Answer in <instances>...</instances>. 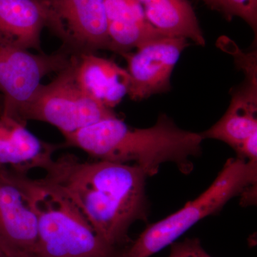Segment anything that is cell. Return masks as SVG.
<instances>
[{
    "mask_svg": "<svg viewBox=\"0 0 257 257\" xmlns=\"http://www.w3.org/2000/svg\"><path fill=\"white\" fill-rule=\"evenodd\" d=\"M46 172L44 178L68 195L96 234L112 247L122 251L132 241V225L148 219V176L138 166L103 160L83 162L65 155L54 160Z\"/></svg>",
    "mask_w": 257,
    "mask_h": 257,
    "instance_id": "cell-1",
    "label": "cell"
},
{
    "mask_svg": "<svg viewBox=\"0 0 257 257\" xmlns=\"http://www.w3.org/2000/svg\"><path fill=\"white\" fill-rule=\"evenodd\" d=\"M64 137L66 147H77L99 160L133 163L148 177L156 175L165 163L190 174L193 159L202 154L204 140L201 133L179 128L165 114L151 127H132L116 116Z\"/></svg>",
    "mask_w": 257,
    "mask_h": 257,
    "instance_id": "cell-2",
    "label": "cell"
},
{
    "mask_svg": "<svg viewBox=\"0 0 257 257\" xmlns=\"http://www.w3.org/2000/svg\"><path fill=\"white\" fill-rule=\"evenodd\" d=\"M37 216L35 257H119L121 250L106 243L80 209L58 186L31 179Z\"/></svg>",
    "mask_w": 257,
    "mask_h": 257,
    "instance_id": "cell-3",
    "label": "cell"
},
{
    "mask_svg": "<svg viewBox=\"0 0 257 257\" xmlns=\"http://www.w3.org/2000/svg\"><path fill=\"white\" fill-rule=\"evenodd\" d=\"M257 185V160L231 158L202 194L171 215L147 226L123 248L120 257H150L164 249L199 221L219 212L233 198Z\"/></svg>",
    "mask_w": 257,
    "mask_h": 257,
    "instance_id": "cell-4",
    "label": "cell"
},
{
    "mask_svg": "<svg viewBox=\"0 0 257 257\" xmlns=\"http://www.w3.org/2000/svg\"><path fill=\"white\" fill-rule=\"evenodd\" d=\"M113 109L87 95L74 73V56L66 68L47 84H40L30 100L20 108L16 119L45 121L56 126L64 136L104 119L116 117Z\"/></svg>",
    "mask_w": 257,
    "mask_h": 257,
    "instance_id": "cell-5",
    "label": "cell"
},
{
    "mask_svg": "<svg viewBox=\"0 0 257 257\" xmlns=\"http://www.w3.org/2000/svg\"><path fill=\"white\" fill-rule=\"evenodd\" d=\"M72 55L62 48L51 54H33L22 48L0 34V115L16 119L42 79L58 73L71 62Z\"/></svg>",
    "mask_w": 257,
    "mask_h": 257,
    "instance_id": "cell-6",
    "label": "cell"
},
{
    "mask_svg": "<svg viewBox=\"0 0 257 257\" xmlns=\"http://www.w3.org/2000/svg\"><path fill=\"white\" fill-rule=\"evenodd\" d=\"M45 28L72 55L111 51L104 0H39Z\"/></svg>",
    "mask_w": 257,
    "mask_h": 257,
    "instance_id": "cell-7",
    "label": "cell"
},
{
    "mask_svg": "<svg viewBox=\"0 0 257 257\" xmlns=\"http://www.w3.org/2000/svg\"><path fill=\"white\" fill-rule=\"evenodd\" d=\"M31 178L0 167V251L8 257H35L38 240Z\"/></svg>",
    "mask_w": 257,
    "mask_h": 257,
    "instance_id": "cell-8",
    "label": "cell"
},
{
    "mask_svg": "<svg viewBox=\"0 0 257 257\" xmlns=\"http://www.w3.org/2000/svg\"><path fill=\"white\" fill-rule=\"evenodd\" d=\"M189 45L184 37L163 36L145 42L136 52L123 54L130 77V99L141 101L170 91L172 72Z\"/></svg>",
    "mask_w": 257,
    "mask_h": 257,
    "instance_id": "cell-9",
    "label": "cell"
},
{
    "mask_svg": "<svg viewBox=\"0 0 257 257\" xmlns=\"http://www.w3.org/2000/svg\"><path fill=\"white\" fill-rule=\"evenodd\" d=\"M64 144L42 141L30 133L26 124L0 115V167L28 175L33 169L46 171L53 163V154Z\"/></svg>",
    "mask_w": 257,
    "mask_h": 257,
    "instance_id": "cell-10",
    "label": "cell"
},
{
    "mask_svg": "<svg viewBox=\"0 0 257 257\" xmlns=\"http://www.w3.org/2000/svg\"><path fill=\"white\" fill-rule=\"evenodd\" d=\"M73 56L77 82L94 100L113 109L128 95L130 77L127 69L95 54Z\"/></svg>",
    "mask_w": 257,
    "mask_h": 257,
    "instance_id": "cell-11",
    "label": "cell"
},
{
    "mask_svg": "<svg viewBox=\"0 0 257 257\" xmlns=\"http://www.w3.org/2000/svg\"><path fill=\"white\" fill-rule=\"evenodd\" d=\"M245 79L243 86L233 93L224 116L209 130L201 133L204 140L223 142L236 153L246 139L257 133V78Z\"/></svg>",
    "mask_w": 257,
    "mask_h": 257,
    "instance_id": "cell-12",
    "label": "cell"
},
{
    "mask_svg": "<svg viewBox=\"0 0 257 257\" xmlns=\"http://www.w3.org/2000/svg\"><path fill=\"white\" fill-rule=\"evenodd\" d=\"M111 52L122 55L165 36L149 23L138 0H104Z\"/></svg>",
    "mask_w": 257,
    "mask_h": 257,
    "instance_id": "cell-13",
    "label": "cell"
},
{
    "mask_svg": "<svg viewBox=\"0 0 257 257\" xmlns=\"http://www.w3.org/2000/svg\"><path fill=\"white\" fill-rule=\"evenodd\" d=\"M44 28L39 0H0V34L18 46L41 52Z\"/></svg>",
    "mask_w": 257,
    "mask_h": 257,
    "instance_id": "cell-14",
    "label": "cell"
},
{
    "mask_svg": "<svg viewBox=\"0 0 257 257\" xmlns=\"http://www.w3.org/2000/svg\"><path fill=\"white\" fill-rule=\"evenodd\" d=\"M149 23L165 36L184 37L204 47L205 39L188 0H138Z\"/></svg>",
    "mask_w": 257,
    "mask_h": 257,
    "instance_id": "cell-15",
    "label": "cell"
},
{
    "mask_svg": "<svg viewBox=\"0 0 257 257\" xmlns=\"http://www.w3.org/2000/svg\"><path fill=\"white\" fill-rule=\"evenodd\" d=\"M220 12L226 18L242 19L256 35L257 0H221Z\"/></svg>",
    "mask_w": 257,
    "mask_h": 257,
    "instance_id": "cell-16",
    "label": "cell"
},
{
    "mask_svg": "<svg viewBox=\"0 0 257 257\" xmlns=\"http://www.w3.org/2000/svg\"><path fill=\"white\" fill-rule=\"evenodd\" d=\"M167 257H212L203 247L197 238H187L183 241L172 243Z\"/></svg>",
    "mask_w": 257,
    "mask_h": 257,
    "instance_id": "cell-17",
    "label": "cell"
},
{
    "mask_svg": "<svg viewBox=\"0 0 257 257\" xmlns=\"http://www.w3.org/2000/svg\"><path fill=\"white\" fill-rule=\"evenodd\" d=\"M236 155L243 160H257V133L243 142Z\"/></svg>",
    "mask_w": 257,
    "mask_h": 257,
    "instance_id": "cell-18",
    "label": "cell"
},
{
    "mask_svg": "<svg viewBox=\"0 0 257 257\" xmlns=\"http://www.w3.org/2000/svg\"><path fill=\"white\" fill-rule=\"evenodd\" d=\"M202 1L208 5L211 9L220 12L221 0H202Z\"/></svg>",
    "mask_w": 257,
    "mask_h": 257,
    "instance_id": "cell-19",
    "label": "cell"
},
{
    "mask_svg": "<svg viewBox=\"0 0 257 257\" xmlns=\"http://www.w3.org/2000/svg\"><path fill=\"white\" fill-rule=\"evenodd\" d=\"M0 257H8V256H7L6 255H5V253L3 252V251H0Z\"/></svg>",
    "mask_w": 257,
    "mask_h": 257,
    "instance_id": "cell-20",
    "label": "cell"
}]
</instances>
